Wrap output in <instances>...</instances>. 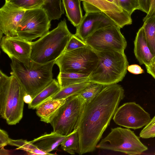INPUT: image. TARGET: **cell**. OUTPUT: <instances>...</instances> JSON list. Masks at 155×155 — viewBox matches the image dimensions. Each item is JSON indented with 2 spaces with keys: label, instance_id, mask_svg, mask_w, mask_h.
<instances>
[{
  "label": "cell",
  "instance_id": "obj_13",
  "mask_svg": "<svg viewBox=\"0 0 155 155\" xmlns=\"http://www.w3.org/2000/svg\"><path fill=\"white\" fill-rule=\"evenodd\" d=\"M116 23L102 12L86 13L76 27V36L84 41L97 31Z\"/></svg>",
  "mask_w": 155,
  "mask_h": 155
},
{
  "label": "cell",
  "instance_id": "obj_28",
  "mask_svg": "<svg viewBox=\"0 0 155 155\" xmlns=\"http://www.w3.org/2000/svg\"><path fill=\"white\" fill-rule=\"evenodd\" d=\"M14 6L25 10L41 8L44 0H12L9 2Z\"/></svg>",
  "mask_w": 155,
  "mask_h": 155
},
{
  "label": "cell",
  "instance_id": "obj_8",
  "mask_svg": "<svg viewBox=\"0 0 155 155\" xmlns=\"http://www.w3.org/2000/svg\"><path fill=\"white\" fill-rule=\"evenodd\" d=\"M96 148L122 152L130 155H139L148 149L134 131L129 128L117 127L101 140Z\"/></svg>",
  "mask_w": 155,
  "mask_h": 155
},
{
  "label": "cell",
  "instance_id": "obj_14",
  "mask_svg": "<svg viewBox=\"0 0 155 155\" xmlns=\"http://www.w3.org/2000/svg\"><path fill=\"white\" fill-rule=\"evenodd\" d=\"M25 10L5 3L0 9V39L2 35L17 36L16 31Z\"/></svg>",
  "mask_w": 155,
  "mask_h": 155
},
{
  "label": "cell",
  "instance_id": "obj_9",
  "mask_svg": "<svg viewBox=\"0 0 155 155\" xmlns=\"http://www.w3.org/2000/svg\"><path fill=\"white\" fill-rule=\"evenodd\" d=\"M51 21L42 8L25 10L17 29V36L32 42L49 31Z\"/></svg>",
  "mask_w": 155,
  "mask_h": 155
},
{
  "label": "cell",
  "instance_id": "obj_6",
  "mask_svg": "<svg viewBox=\"0 0 155 155\" xmlns=\"http://www.w3.org/2000/svg\"><path fill=\"white\" fill-rule=\"evenodd\" d=\"M85 103L78 94L66 99L65 103L51 116L50 123L53 132L67 136L78 128Z\"/></svg>",
  "mask_w": 155,
  "mask_h": 155
},
{
  "label": "cell",
  "instance_id": "obj_30",
  "mask_svg": "<svg viewBox=\"0 0 155 155\" xmlns=\"http://www.w3.org/2000/svg\"><path fill=\"white\" fill-rule=\"evenodd\" d=\"M140 136L144 139L155 137V115L142 130Z\"/></svg>",
  "mask_w": 155,
  "mask_h": 155
},
{
  "label": "cell",
  "instance_id": "obj_20",
  "mask_svg": "<svg viewBox=\"0 0 155 155\" xmlns=\"http://www.w3.org/2000/svg\"><path fill=\"white\" fill-rule=\"evenodd\" d=\"M90 4L105 13L112 20L115 19L118 13L124 11L121 8L106 0H81Z\"/></svg>",
  "mask_w": 155,
  "mask_h": 155
},
{
  "label": "cell",
  "instance_id": "obj_10",
  "mask_svg": "<svg viewBox=\"0 0 155 155\" xmlns=\"http://www.w3.org/2000/svg\"><path fill=\"white\" fill-rule=\"evenodd\" d=\"M119 26L113 25L99 29L85 41L95 51L114 50L124 52L127 42Z\"/></svg>",
  "mask_w": 155,
  "mask_h": 155
},
{
  "label": "cell",
  "instance_id": "obj_23",
  "mask_svg": "<svg viewBox=\"0 0 155 155\" xmlns=\"http://www.w3.org/2000/svg\"><path fill=\"white\" fill-rule=\"evenodd\" d=\"M61 147L64 151L70 154H74L75 153L80 154V140L78 128L66 136Z\"/></svg>",
  "mask_w": 155,
  "mask_h": 155
},
{
  "label": "cell",
  "instance_id": "obj_4",
  "mask_svg": "<svg viewBox=\"0 0 155 155\" xmlns=\"http://www.w3.org/2000/svg\"><path fill=\"white\" fill-rule=\"evenodd\" d=\"M11 59V74L32 99L53 79L52 71L55 61L39 65L31 61L28 67L15 58Z\"/></svg>",
  "mask_w": 155,
  "mask_h": 155
},
{
  "label": "cell",
  "instance_id": "obj_27",
  "mask_svg": "<svg viewBox=\"0 0 155 155\" xmlns=\"http://www.w3.org/2000/svg\"><path fill=\"white\" fill-rule=\"evenodd\" d=\"M104 86L96 83L91 82L88 86L78 94L83 98L85 104H87L99 94Z\"/></svg>",
  "mask_w": 155,
  "mask_h": 155
},
{
  "label": "cell",
  "instance_id": "obj_36",
  "mask_svg": "<svg viewBox=\"0 0 155 155\" xmlns=\"http://www.w3.org/2000/svg\"><path fill=\"white\" fill-rule=\"evenodd\" d=\"M145 66L147 73L155 80V57L150 63Z\"/></svg>",
  "mask_w": 155,
  "mask_h": 155
},
{
  "label": "cell",
  "instance_id": "obj_32",
  "mask_svg": "<svg viewBox=\"0 0 155 155\" xmlns=\"http://www.w3.org/2000/svg\"><path fill=\"white\" fill-rule=\"evenodd\" d=\"M10 138L7 133L3 130L0 129V148H3L8 144Z\"/></svg>",
  "mask_w": 155,
  "mask_h": 155
},
{
  "label": "cell",
  "instance_id": "obj_7",
  "mask_svg": "<svg viewBox=\"0 0 155 155\" xmlns=\"http://www.w3.org/2000/svg\"><path fill=\"white\" fill-rule=\"evenodd\" d=\"M99 60L95 51L89 47L64 51L55 61L60 72H75L90 75Z\"/></svg>",
  "mask_w": 155,
  "mask_h": 155
},
{
  "label": "cell",
  "instance_id": "obj_16",
  "mask_svg": "<svg viewBox=\"0 0 155 155\" xmlns=\"http://www.w3.org/2000/svg\"><path fill=\"white\" fill-rule=\"evenodd\" d=\"M66 136L53 131L49 134H45L30 141L41 150L47 153L57 150Z\"/></svg>",
  "mask_w": 155,
  "mask_h": 155
},
{
  "label": "cell",
  "instance_id": "obj_21",
  "mask_svg": "<svg viewBox=\"0 0 155 155\" xmlns=\"http://www.w3.org/2000/svg\"><path fill=\"white\" fill-rule=\"evenodd\" d=\"M90 75L75 72H59L57 79L61 88H62L89 81Z\"/></svg>",
  "mask_w": 155,
  "mask_h": 155
},
{
  "label": "cell",
  "instance_id": "obj_37",
  "mask_svg": "<svg viewBox=\"0 0 155 155\" xmlns=\"http://www.w3.org/2000/svg\"><path fill=\"white\" fill-rule=\"evenodd\" d=\"M154 15H155V0H151L149 11L147 14L146 16L143 18V21L148 18Z\"/></svg>",
  "mask_w": 155,
  "mask_h": 155
},
{
  "label": "cell",
  "instance_id": "obj_33",
  "mask_svg": "<svg viewBox=\"0 0 155 155\" xmlns=\"http://www.w3.org/2000/svg\"><path fill=\"white\" fill-rule=\"evenodd\" d=\"M127 69L129 72L135 74H141L144 72L140 66L136 64L128 65Z\"/></svg>",
  "mask_w": 155,
  "mask_h": 155
},
{
  "label": "cell",
  "instance_id": "obj_15",
  "mask_svg": "<svg viewBox=\"0 0 155 155\" xmlns=\"http://www.w3.org/2000/svg\"><path fill=\"white\" fill-rule=\"evenodd\" d=\"M134 44V55L140 64L145 65L150 63L155 56L152 53L148 46L142 26L137 33Z\"/></svg>",
  "mask_w": 155,
  "mask_h": 155
},
{
  "label": "cell",
  "instance_id": "obj_3",
  "mask_svg": "<svg viewBox=\"0 0 155 155\" xmlns=\"http://www.w3.org/2000/svg\"><path fill=\"white\" fill-rule=\"evenodd\" d=\"M27 94L15 77L0 71V114L9 125L18 123L23 116L24 97Z\"/></svg>",
  "mask_w": 155,
  "mask_h": 155
},
{
  "label": "cell",
  "instance_id": "obj_40",
  "mask_svg": "<svg viewBox=\"0 0 155 155\" xmlns=\"http://www.w3.org/2000/svg\"><path fill=\"white\" fill-rule=\"evenodd\" d=\"M110 2H111L118 6L120 7L119 5V3L118 0H106Z\"/></svg>",
  "mask_w": 155,
  "mask_h": 155
},
{
  "label": "cell",
  "instance_id": "obj_18",
  "mask_svg": "<svg viewBox=\"0 0 155 155\" xmlns=\"http://www.w3.org/2000/svg\"><path fill=\"white\" fill-rule=\"evenodd\" d=\"M57 80L53 79L51 82L36 95L28 104V108L36 109L41 104L54 95L61 89Z\"/></svg>",
  "mask_w": 155,
  "mask_h": 155
},
{
  "label": "cell",
  "instance_id": "obj_29",
  "mask_svg": "<svg viewBox=\"0 0 155 155\" xmlns=\"http://www.w3.org/2000/svg\"><path fill=\"white\" fill-rule=\"evenodd\" d=\"M120 7L131 15L136 10H140L138 0H118Z\"/></svg>",
  "mask_w": 155,
  "mask_h": 155
},
{
  "label": "cell",
  "instance_id": "obj_31",
  "mask_svg": "<svg viewBox=\"0 0 155 155\" xmlns=\"http://www.w3.org/2000/svg\"><path fill=\"white\" fill-rule=\"evenodd\" d=\"M87 46H88L84 41L75 35L73 34L67 45L64 51H70Z\"/></svg>",
  "mask_w": 155,
  "mask_h": 155
},
{
  "label": "cell",
  "instance_id": "obj_5",
  "mask_svg": "<svg viewBox=\"0 0 155 155\" xmlns=\"http://www.w3.org/2000/svg\"><path fill=\"white\" fill-rule=\"evenodd\" d=\"M99 58L89 81L104 86L121 81L127 73L128 62L124 52L114 50L95 51Z\"/></svg>",
  "mask_w": 155,
  "mask_h": 155
},
{
  "label": "cell",
  "instance_id": "obj_34",
  "mask_svg": "<svg viewBox=\"0 0 155 155\" xmlns=\"http://www.w3.org/2000/svg\"><path fill=\"white\" fill-rule=\"evenodd\" d=\"M138 1L140 6V10L147 14L150 9L151 0H138Z\"/></svg>",
  "mask_w": 155,
  "mask_h": 155
},
{
  "label": "cell",
  "instance_id": "obj_17",
  "mask_svg": "<svg viewBox=\"0 0 155 155\" xmlns=\"http://www.w3.org/2000/svg\"><path fill=\"white\" fill-rule=\"evenodd\" d=\"M65 101L66 99L48 100L37 108L36 114L41 121L49 123L51 116L65 103Z\"/></svg>",
  "mask_w": 155,
  "mask_h": 155
},
{
  "label": "cell",
  "instance_id": "obj_26",
  "mask_svg": "<svg viewBox=\"0 0 155 155\" xmlns=\"http://www.w3.org/2000/svg\"><path fill=\"white\" fill-rule=\"evenodd\" d=\"M9 145L17 147L18 150H21L26 151L29 154L46 155L52 154L45 153L31 143L30 141L22 139L14 140L10 139Z\"/></svg>",
  "mask_w": 155,
  "mask_h": 155
},
{
  "label": "cell",
  "instance_id": "obj_24",
  "mask_svg": "<svg viewBox=\"0 0 155 155\" xmlns=\"http://www.w3.org/2000/svg\"><path fill=\"white\" fill-rule=\"evenodd\" d=\"M90 83L91 82L88 81L61 88L58 92L48 100L66 99L71 96L78 94L88 86Z\"/></svg>",
  "mask_w": 155,
  "mask_h": 155
},
{
  "label": "cell",
  "instance_id": "obj_12",
  "mask_svg": "<svg viewBox=\"0 0 155 155\" xmlns=\"http://www.w3.org/2000/svg\"><path fill=\"white\" fill-rule=\"evenodd\" d=\"M32 42L17 36L5 35L0 39V46L11 59L15 58L28 67L31 61L30 56Z\"/></svg>",
  "mask_w": 155,
  "mask_h": 155
},
{
  "label": "cell",
  "instance_id": "obj_11",
  "mask_svg": "<svg viewBox=\"0 0 155 155\" xmlns=\"http://www.w3.org/2000/svg\"><path fill=\"white\" fill-rule=\"evenodd\" d=\"M117 124L134 130L142 128L150 121V114L135 102L125 103L118 107L113 117Z\"/></svg>",
  "mask_w": 155,
  "mask_h": 155
},
{
  "label": "cell",
  "instance_id": "obj_19",
  "mask_svg": "<svg viewBox=\"0 0 155 155\" xmlns=\"http://www.w3.org/2000/svg\"><path fill=\"white\" fill-rule=\"evenodd\" d=\"M68 20L74 26L77 27L83 18L80 6L81 0H62Z\"/></svg>",
  "mask_w": 155,
  "mask_h": 155
},
{
  "label": "cell",
  "instance_id": "obj_25",
  "mask_svg": "<svg viewBox=\"0 0 155 155\" xmlns=\"http://www.w3.org/2000/svg\"><path fill=\"white\" fill-rule=\"evenodd\" d=\"M143 27L148 46L152 53L155 56V15L144 21Z\"/></svg>",
  "mask_w": 155,
  "mask_h": 155
},
{
  "label": "cell",
  "instance_id": "obj_22",
  "mask_svg": "<svg viewBox=\"0 0 155 155\" xmlns=\"http://www.w3.org/2000/svg\"><path fill=\"white\" fill-rule=\"evenodd\" d=\"M41 7L46 12L50 19L58 20L64 13L62 0H44Z\"/></svg>",
  "mask_w": 155,
  "mask_h": 155
},
{
  "label": "cell",
  "instance_id": "obj_41",
  "mask_svg": "<svg viewBox=\"0 0 155 155\" xmlns=\"http://www.w3.org/2000/svg\"><path fill=\"white\" fill-rule=\"evenodd\" d=\"M12 0H5V3L9 2Z\"/></svg>",
  "mask_w": 155,
  "mask_h": 155
},
{
  "label": "cell",
  "instance_id": "obj_38",
  "mask_svg": "<svg viewBox=\"0 0 155 155\" xmlns=\"http://www.w3.org/2000/svg\"><path fill=\"white\" fill-rule=\"evenodd\" d=\"M32 98L30 95L26 94L24 97V102L28 104L30 103L32 101Z\"/></svg>",
  "mask_w": 155,
  "mask_h": 155
},
{
  "label": "cell",
  "instance_id": "obj_2",
  "mask_svg": "<svg viewBox=\"0 0 155 155\" xmlns=\"http://www.w3.org/2000/svg\"><path fill=\"white\" fill-rule=\"evenodd\" d=\"M72 35L66 20H61L56 28L32 42L31 61L38 65L55 61L64 51Z\"/></svg>",
  "mask_w": 155,
  "mask_h": 155
},
{
  "label": "cell",
  "instance_id": "obj_39",
  "mask_svg": "<svg viewBox=\"0 0 155 155\" xmlns=\"http://www.w3.org/2000/svg\"><path fill=\"white\" fill-rule=\"evenodd\" d=\"M0 155L9 154V151L5 150L4 148L0 149Z\"/></svg>",
  "mask_w": 155,
  "mask_h": 155
},
{
  "label": "cell",
  "instance_id": "obj_1",
  "mask_svg": "<svg viewBox=\"0 0 155 155\" xmlns=\"http://www.w3.org/2000/svg\"><path fill=\"white\" fill-rule=\"evenodd\" d=\"M125 96L120 85L105 86L92 101L85 104L78 123L80 155L93 151Z\"/></svg>",
  "mask_w": 155,
  "mask_h": 155
},
{
  "label": "cell",
  "instance_id": "obj_35",
  "mask_svg": "<svg viewBox=\"0 0 155 155\" xmlns=\"http://www.w3.org/2000/svg\"><path fill=\"white\" fill-rule=\"evenodd\" d=\"M83 8L86 13L102 12L97 8L87 3L83 2Z\"/></svg>",
  "mask_w": 155,
  "mask_h": 155
}]
</instances>
